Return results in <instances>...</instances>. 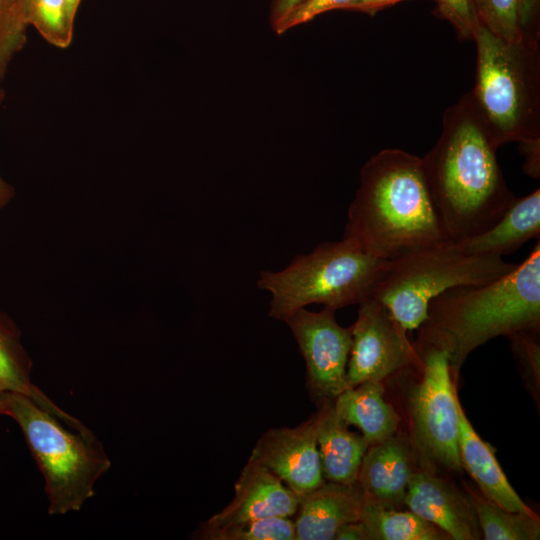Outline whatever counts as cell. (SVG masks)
<instances>
[{"label": "cell", "instance_id": "obj_1", "mask_svg": "<svg viewBox=\"0 0 540 540\" xmlns=\"http://www.w3.org/2000/svg\"><path fill=\"white\" fill-rule=\"evenodd\" d=\"M442 124L438 141L422 161L443 228L457 243L492 226L516 196L470 92L446 109Z\"/></svg>", "mask_w": 540, "mask_h": 540}, {"label": "cell", "instance_id": "obj_2", "mask_svg": "<svg viewBox=\"0 0 540 540\" xmlns=\"http://www.w3.org/2000/svg\"><path fill=\"white\" fill-rule=\"evenodd\" d=\"M343 239L382 260L450 241L422 158L387 148L367 160L348 209Z\"/></svg>", "mask_w": 540, "mask_h": 540}, {"label": "cell", "instance_id": "obj_3", "mask_svg": "<svg viewBox=\"0 0 540 540\" xmlns=\"http://www.w3.org/2000/svg\"><path fill=\"white\" fill-rule=\"evenodd\" d=\"M540 325V242L514 269L481 285L451 288L428 306L420 333L443 347L456 375L485 342Z\"/></svg>", "mask_w": 540, "mask_h": 540}, {"label": "cell", "instance_id": "obj_4", "mask_svg": "<svg viewBox=\"0 0 540 540\" xmlns=\"http://www.w3.org/2000/svg\"><path fill=\"white\" fill-rule=\"evenodd\" d=\"M473 40L477 65L470 94L496 146L540 139L538 42H510L481 24Z\"/></svg>", "mask_w": 540, "mask_h": 540}, {"label": "cell", "instance_id": "obj_5", "mask_svg": "<svg viewBox=\"0 0 540 540\" xmlns=\"http://www.w3.org/2000/svg\"><path fill=\"white\" fill-rule=\"evenodd\" d=\"M7 416L16 421L43 476L50 515L79 511L94 496L111 461L91 431L72 429L29 397L5 392Z\"/></svg>", "mask_w": 540, "mask_h": 540}, {"label": "cell", "instance_id": "obj_6", "mask_svg": "<svg viewBox=\"0 0 540 540\" xmlns=\"http://www.w3.org/2000/svg\"><path fill=\"white\" fill-rule=\"evenodd\" d=\"M385 262L346 239L323 242L282 270L261 271L257 285L271 294L269 316L285 321L312 304L337 310L361 303L370 297Z\"/></svg>", "mask_w": 540, "mask_h": 540}, {"label": "cell", "instance_id": "obj_7", "mask_svg": "<svg viewBox=\"0 0 540 540\" xmlns=\"http://www.w3.org/2000/svg\"><path fill=\"white\" fill-rule=\"evenodd\" d=\"M516 265L499 256L467 253L446 241L386 260L370 297L408 332L425 322L430 302L441 293L489 283Z\"/></svg>", "mask_w": 540, "mask_h": 540}, {"label": "cell", "instance_id": "obj_8", "mask_svg": "<svg viewBox=\"0 0 540 540\" xmlns=\"http://www.w3.org/2000/svg\"><path fill=\"white\" fill-rule=\"evenodd\" d=\"M415 350L422 376L410 396L412 433L422 456L434 464L459 471L458 409L447 351L419 334Z\"/></svg>", "mask_w": 540, "mask_h": 540}, {"label": "cell", "instance_id": "obj_9", "mask_svg": "<svg viewBox=\"0 0 540 540\" xmlns=\"http://www.w3.org/2000/svg\"><path fill=\"white\" fill-rule=\"evenodd\" d=\"M359 305L350 326L347 388L366 381H381L418 362L415 347L405 331L377 300L368 297Z\"/></svg>", "mask_w": 540, "mask_h": 540}, {"label": "cell", "instance_id": "obj_10", "mask_svg": "<svg viewBox=\"0 0 540 540\" xmlns=\"http://www.w3.org/2000/svg\"><path fill=\"white\" fill-rule=\"evenodd\" d=\"M335 311L329 307L319 312L302 308L284 321L305 360L310 393L321 404L334 401L347 388L352 336L350 327L337 322Z\"/></svg>", "mask_w": 540, "mask_h": 540}, {"label": "cell", "instance_id": "obj_11", "mask_svg": "<svg viewBox=\"0 0 540 540\" xmlns=\"http://www.w3.org/2000/svg\"><path fill=\"white\" fill-rule=\"evenodd\" d=\"M316 414L296 427L267 430L254 446L248 461L275 474L298 498L325 480L317 447Z\"/></svg>", "mask_w": 540, "mask_h": 540}, {"label": "cell", "instance_id": "obj_12", "mask_svg": "<svg viewBox=\"0 0 540 540\" xmlns=\"http://www.w3.org/2000/svg\"><path fill=\"white\" fill-rule=\"evenodd\" d=\"M403 504L442 530L449 539L482 538L478 519L468 496L429 472L412 473Z\"/></svg>", "mask_w": 540, "mask_h": 540}, {"label": "cell", "instance_id": "obj_13", "mask_svg": "<svg viewBox=\"0 0 540 540\" xmlns=\"http://www.w3.org/2000/svg\"><path fill=\"white\" fill-rule=\"evenodd\" d=\"M233 500L202 526L222 528L273 516L291 517L298 496L267 468L248 461L235 483Z\"/></svg>", "mask_w": 540, "mask_h": 540}, {"label": "cell", "instance_id": "obj_14", "mask_svg": "<svg viewBox=\"0 0 540 540\" xmlns=\"http://www.w3.org/2000/svg\"><path fill=\"white\" fill-rule=\"evenodd\" d=\"M298 499L296 540H331L342 526L360 520L363 493L357 483L325 481Z\"/></svg>", "mask_w": 540, "mask_h": 540}, {"label": "cell", "instance_id": "obj_15", "mask_svg": "<svg viewBox=\"0 0 540 540\" xmlns=\"http://www.w3.org/2000/svg\"><path fill=\"white\" fill-rule=\"evenodd\" d=\"M413 472L408 446L394 435L368 447L357 484L364 498L396 507L404 502Z\"/></svg>", "mask_w": 540, "mask_h": 540}, {"label": "cell", "instance_id": "obj_16", "mask_svg": "<svg viewBox=\"0 0 540 540\" xmlns=\"http://www.w3.org/2000/svg\"><path fill=\"white\" fill-rule=\"evenodd\" d=\"M458 416V449L461 466L477 483L481 494L505 510L534 512L522 501L509 483L495 456V449L477 434L461 404Z\"/></svg>", "mask_w": 540, "mask_h": 540}, {"label": "cell", "instance_id": "obj_17", "mask_svg": "<svg viewBox=\"0 0 540 540\" xmlns=\"http://www.w3.org/2000/svg\"><path fill=\"white\" fill-rule=\"evenodd\" d=\"M317 447L325 481L355 484L369 443L351 432L336 414L333 401L321 404L316 413Z\"/></svg>", "mask_w": 540, "mask_h": 540}, {"label": "cell", "instance_id": "obj_18", "mask_svg": "<svg viewBox=\"0 0 540 540\" xmlns=\"http://www.w3.org/2000/svg\"><path fill=\"white\" fill-rule=\"evenodd\" d=\"M540 235V189L518 198L485 231L457 242L465 252L475 255H509Z\"/></svg>", "mask_w": 540, "mask_h": 540}, {"label": "cell", "instance_id": "obj_19", "mask_svg": "<svg viewBox=\"0 0 540 540\" xmlns=\"http://www.w3.org/2000/svg\"><path fill=\"white\" fill-rule=\"evenodd\" d=\"M336 414L360 429L370 445L395 435L399 416L384 397L381 381H366L343 390L333 401Z\"/></svg>", "mask_w": 540, "mask_h": 540}, {"label": "cell", "instance_id": "obj_20", "mask_svg": "<svg viewBox=\"0 0 540 540\" xmlns=\"http://www.w3.org/2000/svg\"><path fill=\"white\" fill-rule=\"evenodd\" d=\"M32 363L20 341L15 324L0 313V391L23 394L74 430L89 429L57 406L31 380Z\"/></svg>", "mask_w": 540, "mask_h": 540}, {"label": "cell", "instance_id": "obj_21", "mask_svg": "<svg viewBox=\"0 0 540 540\" xmlns=\"http://www.w3.org/2000/svg\"><path fill=\"white\" fill-rule=\"evenodd\" d=\"M359 521L366 530L368 540L449 539L442 530L410 510L399 511L364 497Z\"/></svg>", "mask_w": 540, "mask_h": 540}, {"label": "cell", "instance_id": "obj_22", "mask_svg": "<svg viewBox=\"0 0 540 540\" xmlns=\"http://www.w3.org/2000/svg\"><path fill=\"white\" fill-rule=\"evenodd\" d=\"M467 496L473 505L481 533L486 540H538L540 520L535 512L505 510L471 488Z\"/></svg>", "mask_w": 540, "mask_h": 540}, {"label": "cell", "instance_id": "obj_23", "mask_svg": "<svg viewBox=\"0 0 540 540\" xmlns=\"http://www.w3.org/2000/svg\"><path fill=\"white\" fill-rule=\"evenodd\" d=\"M193 536L205 540H296V530L290 517L273 516L222 528L201 525Z\"/></svg>", "mask_w": 540, "mask_h": 540}, {"label": "cell", "instance_id": "obj_24", "mask_svg": "<svg viewBox=\"0 0 540 540\" xmlns=\"http://www.w3.org/2000/svg\"><path fill=\"white\" fill-rule=\"evenodd\" d=\"M26 23L53 46L66 48L72 41L75 21L66 0H28Z\"/></svg>", "mask_w": 540, "mask_h": 540}, {"label": "cell", "instance_id": "obj_25", "mask_svg": "<svg viewBox=\"0 0 540 540\" xmlns=\"http://www.w3.org/2000/svg\"><path fill=\"white\" fill-rule=\"evenodd\" d=\"M479 22L494 35L517 42L524 39L519 0H472Z\"/></svg>", "mask_w": 540, "mask_h": 540}, {"label": "cell", "instance_id": "obj_26", "mask_svg": "<svg viewBox=\"0 0 540 540\" xmlns=\"http://www.w3.org/2000/svg\"><path fill=\"white\" fill-rule=\"evenodd\" d=\"M23 0H0V79L26 42Z\"/></svg>", "mask_w": 540, "mask_h": 540}, {"label": "cell", "instance_id": "obj_27", "mask_svg": "<svg viewBox=\"0 0 540 540\" xmlns=\"http://www.w3.org/2000/svg\"><path fill=\"white\" fill-rule=\"evenodd\" d=\"M435 13L452 24L458 36L473 39L480 25L472 0H434Z\"/></svg>", "mask_w": 540, "mask_h": 540}, {"label": "cell", "instance_id": "obj_28", "mask_svg": "<svg viewBox=\"0 0 540 540\" xmlns=\"http://www.w3.org/2000/svg\"><path fill=\"white\" fill-rule=\"evenodd\" d=\"M536 330H523L507 336L512 349L527 377L539 383L540 346L535 335Z\"/></svg>", "mask_w": 540, "mask_h": 540}, {"label": "cell", "instance_id": "obj_29", "mask_svg": "<svg viewBox=\"0 0 540 540\" xmlns=\"http://www.w3.org/2000/svg\"><path fill=\"white\" fill-rule=\"evenodd\" d=\"M350 0H301L284 17L275 32L280 35L292 27L311 21L324 12L343 9Z\"/></svg>", "mask_w": 540, "mask_h": 540}, {"label": "cell", "instance_id": "obj_30", "mask_svg": "<svg viewBox=\"0 0 540 540\" xmlns=\"http://www.w3.org/2000/svg\"><path fill=\"white\" fill-rule=\"evenodd\" d=\"M540 0H519V20L524 38L538 42Z\"/></svg>", "mask_w": 540, "mask_h": 540}, {"label": "cell", "instance_id": "obj_31", "mask_svg": "<svg viewBox=\"0 0 540 540\" xmlns=\"http://www.w3.org/2000/svg\"><path fill=\"white\" fill-rule=\"evenodd\" d=\"M521 152L525 157L524 171L533 178H539L540 174V139L519 143Z\"/></svg>", "mask_w": 540, "mask_h": 540}, {"label": "cell", "instance_id": "obj_32", "mask_svg": "<svg viewBox=\"0 0 540 540\" xmlns=\"http://www.w3.org/2000/svg\"><path fill=\"white\" fill-rule=\"evenodd\" d=\"M405 0H350L343 10H354L375 14L379 10Z\"/></svg>", "mask_w": 540, "mask_h": 540}, {"label": "cell", "instance_id": "obj_33", "mask_svg": "<svg viewBox=\"0 0 540 540\" xmlns=\"http://www.w3.org/2000/svg\"><path fill=\"white\" fill-rule=\"evenodd\" d=\"M301 0H270V21L275 30L289 11Z\"/></svg>", "mask_w": 540, "mask_h": 540}, {"label": "cell", "instance_id": "obj_34", "mask_svg": "<svg viewBox=\"0 0 540 540\" xmlns=\"http://www.w3.org/2000/svg\"><path fill=\"white\" fill-rule=\"evenodd\" d=\"M335 540H368L366 530L361 521L347 523L336 533Z\"/></svg>", "mask_w": 540, "mask_h": 540}, {"label": "cell", "instance_id": "obj_35", "mask_svg": "<svg viewBox=\"0 0 540 540\" xmlns=\"http://www.w3.org/2000/svg\"><path fill=\"white\" fill-rule=\"evenodd\" d=\"M13 196L14 188L0 176V209L3 208Z\"/></svg>", "mask_w": 540, "mask_h": 540}, {"label": "cell", "instance_id": "obj_36", "mask_svg": "<svg viewBox=\"0 0 540 540\" xmlns=\"http://www.w3.org/2000/svg\"><path fill=\"white\" fill-rule=\"evenodd\" d=\"M80 1L81 0H66L68 10H69V14H70L71 18L74 21H75V18H76V14H77V10H78Z\"/></svg>", "mask_w": 540, "mask_h": 540}, {"label": "cell", "instance_id": "obj_37", "mask_svg": "<svg viewBox=\"0 0 540 540\" xmlns=\"http://www.w3.org/2000/svg\"><path fill=\"white\" fill-rule=\"evenodd\" d=\"M0 415L7 416V407L5 402V392L0 391Z\"/></svg>", "mask_w": 540, "mask_h": 540}, {"label": "cell", "instance_id": "obj_38", "mask_svg": "<svg viewBox=\"0 0 540 540\" xmlns=\"http://www.w3.org/2000/svg\"><path fill=\"white\" fill-rule=\"evenodd\" d=\"M23 1H24L25 18H26V7H27L28 0H23Z\"/></svg>", "mask_w": 540, "mask_h": 540}, {"label": "cell", "instance_id": "obj_39", "mask_svg": "<svg viewBox=\"0 0 540 540\" xmlns=\"http://www.w3.org/2000/svg\"><path fill=\"white\" fill-rule=\"evenodd\" d=\"M2 98H3V92H2V90H0V102H1Z\"/></svg>", "mask_w": 540, "mask_h": 540}]
</instances>
